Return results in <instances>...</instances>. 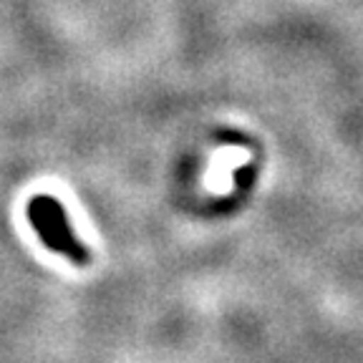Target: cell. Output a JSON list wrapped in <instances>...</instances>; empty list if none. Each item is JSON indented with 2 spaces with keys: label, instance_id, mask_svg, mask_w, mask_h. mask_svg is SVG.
Instances as JSON below:
<instances>
[{
  "label": "cell",
  "instance_id": "6da1fadb",
  "mask_svg": "<svg viewBox=\"0 0 363 363\" xmlns=\"http://www.w3.org/2000/svg\"><path fill=\"white\" fill-rule=\"evenodd\" d=\"M28 215H30V220H33L38 235L45 240L48 247H53V250H58V252H63V255H68L74 262H79V265H86V262H89V252H86L84 245L74 238L71 227L66 225V215H63V210L58 207L56 199L53 197H35L33 202H30Z\"/></svg>",
  "mask_w": 363,
  "mask_h": 363
}]
</instances>
